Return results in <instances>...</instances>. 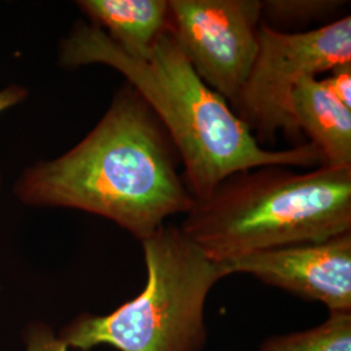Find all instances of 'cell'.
Wrapping results in <instances>:
<instances>
[{
  "instance_id": "obj_1",
  "label": "cell",
  "mask_w": 351,
  "mask_h": 351,
  "mask_svg": "<svg viewBox=\"0 0 351 351\" xmlns=\"http://www.w3.org/2000/svg\"><path fill=\"white\" fill-rule=\"evenodd\" d=\"M180 164L162 123L128 85L75 147L27 171L17 194L29 204L99 215L143 241L195 204Z\"/></svg>"
},
{
  "instance_id": "obj_2",
  "label": "cell",
  "mask_w": 351,
  "mask_h": 351,
  "mask_svg": "<svg viewBox=\"0 0 351 351\" xmlns=\"http://www.w3.org/2000/svg\"><path fill=\"white\" fill-rule=\"evenodd\" d=\"M62 62L69 68L106 64L125 75L172 139L195 202L207 198L226 177L245 169L323 165L320 151L310 142L289 150L261 146L229 103L197 75L171 29L146 59H136L98 27L77 26L64 42Z\"/></svg>"
},
{
  "instance_id": "obj_3",
  "label": "cell",
  "mask_w": 351,
  "mask_h": 351,
  "mask_svg": "<svg viewBox=\"0 0 351 351\" xmlns=\"http://www.w3.org/2000/svg\"><path fill=\"white\" fill-rule=\"evenodd\" d=\"M180 228L217 263L337 237L351 232V167L241 171L195 202Z\"/></svg>"
},
{
  "instance_id": "obj_4",
  "label": "cell",
  "mask_w": 351,
  "mask_h": 351,
  "mask_svg": "<svg viewBox=\"0 0 351 351\" xmlns=\"http://www.w3.org/2000/svg\"><path fill=\"white\" fill-rule=\"evenodd\" d=\"M146 284L134 297L104 316L84 315L60 339L72 350L110 345L119 351H202L207 342L206 301L228 276L181 228L164 224L141 241Z\"/></svg>"
},
{
  "instance_id": "obj_5",
  "label": "cell",
  "mask_w": 351,
  "mask_h": 351,
  "mask_svg": "<svg viewBox=\"0 0 351 351\" xmlns=\"http://www.w3.org/2000/svg\"><path fill=\"white\" fill-rule=\"evenodd\" d=\"M351 63V17L343 16L308 32L288 33L262 21L259 50L233 112L263 146L280 132L302 138L291 113V94L302 80Z\"/></svg>"
},
{
  "instance_id": "obj_6",
  "label": "cell",
  "mask_w": 351,
  "mask_h": 351,
  "mask_svg": "<svg viewBox=\"0 0 351 351\" xmlns=\"http://www.w3.org/2000/svg\"><path fill=\"white\" fill-rule=\"evenodd\" d=\"M171 32L202 80L232 107L259 50L261 0H169Z\"/></svg>"
},
{
  "instance_id": "obj_7",
  "label": "cell",
  "mask_w": 351,
  "mask_h": 351,
  "mask_svg": "<svg viewBox=\"0 0 351 351\" xmlns=\"http://www.w3.org/2000/svg\"><path fill=\"white\" fill-rule=\"evenodd\" d=\"M226 275L247 274L330 313H351V232L337 237L261 251L221 263Z\"/></svg>"
},
{
  "instance_id": "obj_8",
  "label": "cell",
  "mask_w": 351,
  "mask_h": 351,
  "mask_svg": "<svg viewBox=\"0 0 351 351\" xmlns=\"http://www.w3.org/2000/svg\"><path fill=\"white\" fill-rule=\"evenodd\" d=\"M291 113L302 136L320 151L323 165L351 167V110L339 103L320 80H302L291 94Z\"/></svg>"
},
{
  "instance_id": "obj_9",
  "label": "cell",
  "mask_w": 351,
  "mask_h": 351,
  "mask_svg": "<svg viewBox=\"0 0 351 351\" xmlns=\"http://www.w3.org/2000/svg\"><path fill=\"white\" fill-rule=\"evenodd\" d=\"M77 4L91 25L136 59H146L171 29L169 0H84Z\"/></svg>"
},
{
  "instance_id": "obj_10",
  "label": "cell",
  "mask_w": 351,
  "mask_h": 351,
  "mask_svg": "<svg viewBox=\"0 0 351 351\" xmlns=\"http://www.w3.org/2000/svg\"><path fill=\"white\" fill-rule=\"evenodd\" d=\"M258 351H351V313H330L320 326L269 337Z\"/></svg>"
},
{
  "instance_id": "obj_11",
  "label": "cell",
  "mask_w": 351,
  "mask_h": 351,
  "mask_svg": "<svg viewBox=\"0 0 351 351\" xmlns=\"http://www.w3.org/2000/svg\"><path fill=\"white\" fill-rule=\"evenodd\" d=\"M345 1L335 0H265L262 1L263 23L267 25L303 24L335 14Z\"/></svg>"
},
{
  "instance_id": "obj_12",
  "label": "cell",
  "mask_w": 351,
  "mask_h": 351,
  "mask_svg": "<svg viewBox=\"0 0 351 351\" xmlns=\"http://www.w3.org/2000/svg\"><path fill=\"white\" fill-rule=\"evenodd\" d=\"M328 73L320 80L322 84L330 95L351 110V63L341 64Z\"/></svg>"
},
{
  "instance_id": "obj_13",
  "label": "cell",
  "mask_w": 351,
  "mask_h": 351,
  "mask_svg": "<svg viewBox=\"0 0 351 351\" xmlns=\"http://www.w3.org/2000/svg\"><path fill=\"white\" fill-rule=\"evenodd\" d=\"M26 351H71L60 337H56L50 328L34 326L26 339Z\"/></svg>"
},
{
  "instance_id": "obj_14",
  "label": "cell",
  "mask_w": 351,
  "mask_h": 351,
  "mask_svg": "<svg viewBox=\"0 0 351 351\" xmlns=\"http://www.w3.org/2000/svg\"><path fill=\"white\" fill-rule=\"evenodd\" d=\"M25 94L26 91L24 88H17V86H12L0 91V112L23 101Z\"/></svg>"
}]
</instances>
